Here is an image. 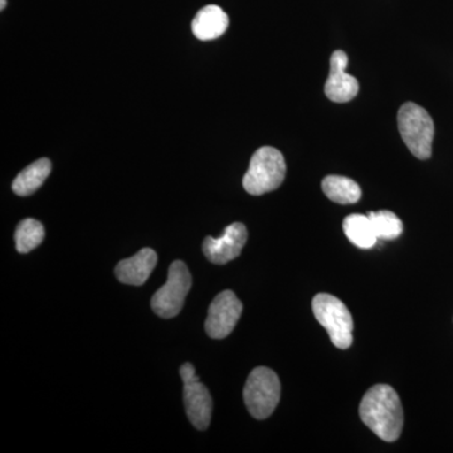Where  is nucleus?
I'll return each instance as SVG.
<instances>
[{"label": "nucleus", "instance_id": "2eb2a0df", "mask_svg": "<svg viewBox=\"0 0 453 453\" xmlns=\"http://www.w3.org/2000/svg\"><path fill=\"white\" fill-rule=\"evenodd\" d=\"M342 229H344L348 240L359 249H372L377 243L378 237L368 216L350 214L344 219Z\"/></svg>", "mask_w": 453, "mask_h": 453}, {"label": "nucleus", "instance_id": "39448f33", "mask_svg": "<svg viewBox=\"0 0 453 453\" xmlns=\"http://www.w3.org/2000/svg\"><path fill=\"white\" fill-rule=\"evenodd\" d=\"M312 311L332 342L339 349H348L353 344L354 323L350 311L342 301L329 294H318L312 300Z\"/></svg>", "mask_w": 453, "mask_h": 453}, {"label": "nucleus", "instance_id": "dca6fc26", "mask_svg": "<svg viewBox=\"0 0 453 453\" xmlns=\"http://www.w3.org/2000/svg\"><path fill=\"white\" fill-rule=\"evenodd\" d=\"M44 226L41 222L33 219L22 220L17 226L16 246L19 253H28L37 249L43 242Z\"/></svg>", "mask_w": 453, "mask_h": 453}, {"label": "nucleus", "instance_id": "1a4fd4ad", "mask_svg": "<svg viewBox=\"0 0 453 453\" xmlns=\"http://www.w3.org/2000/svg\"><path fill=\"white\" fill-rule=\"evenodd\" d=\"M249 240V232L243 223H232L226 226L222 237H207L203 242V252L211 264L226 265L241 255Z\"/></svg>", "mask_w": 453, "mask_h": 453}, {"label": "nucleus", "instance_id": "4468645a", "mask_svg": "<svg viewBox=\"0 0 453 453\" xmlns=\"http://www.w3.org/2000/svg\"><path fill=\"white\" fill-rule=\"evenodd\" d=\"M323 192L330 201L339 204H354L362 198V189L359 184L353 179L340 177V175H329L324 178Z\"/></svg>", "mask_w": 453, "mask_h": 453}, {"label": "nucleus", "instance_id": "a211bd4d", "mask_svg": "<svg viewBox=\"0 0 453 453\" xmlns=\"http://www.w3.org/2000/svg\"><path fill=\"white\" fill-rule=\"evenodd\" d=\"M5 7H7V0H0V9H4Z\"/></svg>", "mask_w": 453, "mask_h": 453}, {"label": "nucleus", "instance_id": "20e7f679", "mask_svg": "<svg viewBox=\"0 0 453 453\" xmlns=\"http://www.w3.org/2000/svg\"><path fill=\"white\" fill-rule=\"evenodd\" d=\"M280 396L281 383L276 372L266 366L253 369L243 390L244 403L253 418H268L276 410Z\"/></svg>", "mask_w": 453, "mask_h": 453}, {"label": "nucleus", "instance_id": "f8f14e48", "mask_svg": "<svg viewBox=\"0 0 453 453\" xmlns=\"http://www.w3.org/2000/svg\"><path fill=\"white\" fill-rule=\"evenodd\" d=\"M229 27V18L219 5H207L196 13L192 22V31L198 40H217L225 35Z\"/></svg>", "mask_w": 453, "mask_h": 453}, {"label": "nucleus", "instance_id": "7ed1b4c3", "mask_svg": "<svg viewBox=\"0 0 453 453\" xmlns=\"http://www.w3.org/2000/svg\"><path fill=\"white\" fill-rule=\"evenodd\" d=\"M398 129L404 144L417 159H429L434 124L429 113L414 103H405L398 111Z\"/></svg>", "mask_w": 453, "mask_h": 453}, {"label": "nucleus", "instance_id": "9d476101", "mask_svg": "<svg viewBox=\"0 0 453 453\" xmlns=\"http://www.w3.org/2000/svg\"><path fill=\"white\" fill-rule=\"evenodd\" d=\"M348 64V55L344 50H335L330 58V74L325 83V95L333 103H349L359 94V81L347 73Z\"/></svg>", "mask_w": 453, "mask_h": 453}, {"label": "nucleus", "instance_id": "f03ea898", "mask_svg": "<svg viewBox=\"0 0 453 453\" xmlns=\"http://www.w3.org/2000/svg\"><path fill=\"white\" fill-rule=\"evenodd\" d=\"M285 175L286 163L281 151L273 146H262L253 154L243 177V188L251 196L266 195L281 187Z\"/></svg>", "mask_w": 453, "mask_h": 453}, {"label": "nucleus", "instance_id": "ddd939ff", "mask_svg": "<svg viewBox=\"0 0 453 453\" xmlns=\"http://www.w3.org/2000/svg\"><path fill=\"white\" fill-rule=\"evenodd\" d=\"M52 170V163L47 157L37 160L18 174L12 184V189L19 196H31L40 189Z\"/></svg>", "mask_w": 453, "mask_h": 453}, {"label": "nucleus", "instance_id": "9b49d317", "mask_svg": "<svg viewBox=\"0 0 453 453\" xmlns=\"http://www.w3.org/2000/svg\"><path fill=\"white\" fill-rule=\"evenodd\" d=\"M157 264V252L151 249H142L133 257L119 262L115 268L116 277L127 285L142 286L148 281Z\"/></svg>", "mask_w": 453, "mask_h": 453}, {"label": "nucleus", "instance_id": "f257e3e1", "mask_svg": "<svg viewBox=\"0 0 453 453\" xmlns=\"http://www.w3.org/2000/svg\"><path fill=\"white\" fill-rule=\"evenodd\" d=\"M360 418L386 442H395L403 429L404 414L401 399L387 384L372 387L363 396Z\"/></svg>", "mask_w": 453, "mask_h": 453}, {"label": "nucleus", "instance_id": "0eeeda50", "mask_svg": "<svg viewBox=\"0 0 453 453\" xmlns=\"http://www.w3.org/2000/svg\"><path fill=\"white\" fill-rule=\"evenodd\" d=\"M180 377L184 381V404L188 418L199 431L210 427L213 401L210 390L201 383L190 363L181 365Z\"/></svg>", "mask_w": 453, "mask_h": 453}, {"label": "nucleus", "instance_id": "6e6552de", "mask_svg": "<svg viewBox=\"0 0 453 453\" xmlns=\"http://www.w3.org/2000/svg\"><path fill=\"white\" fill-rule=\"evenodd\" d=\"M243 305L234 291H223L211 301L205 320V332L211 339H225L240 320Z\"/></svg>", "mask_w": 453, "mask_h": 453}, {"label": "nucleus", "instance_id": "f3484780", "mask_svg": "<svg viewBox=\"0 0 453 453\" xmlns=\"http://www.w3.org/2000/svg\"><path fill=\"white\" fill-rule=\"evenodd\" d=\"M368 217L378 240H395L403 232V223L393 211H371Z\"/></svg>", "mask_w": 453, "mask_h": 453}, {"label": "nucleus", "instance_id": "423d86ee", "mask_svg": "<svg viewBox=\"0 0 453 453\" xmlns=\"http://www.w3.org/2000/svg\"><path fill=\"white\" fill-rule=\"evenodd\" d=\"M192 288V276L183 261H174L169 267L168 281L155 292L151 309L163 319L175 318L181 311L188 292Z\"/></svg>", "mask_w": 453, "mask_h": 453}]
</instances>
